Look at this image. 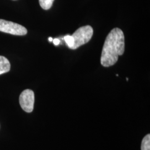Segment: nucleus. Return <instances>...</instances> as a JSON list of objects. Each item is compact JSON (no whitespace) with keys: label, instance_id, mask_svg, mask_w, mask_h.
Returning a JSON list of instances; mask_svg holds the SVG:
<instances>
[{"label":"nucleus","instance_id":"obj_5","mask_svg":"<svg viewBox=\"0 0 150 150\" xmlns=\"http://www.w3.org/2000/svg\"><path fill=\"white\" fill-rule=\"evenodd\" d=\"M11 65L9 61L5 57L0 56V75L10 71Z\"/></svg>","mask_w":150,"mask_h":150},{"label":"nucleus","instance_id":"obj_1","mask_svg":"<svg viewBox=\"0 0 150 150\" xmlns=\"http://www.w3.org/2000/svg\"><path fill=\"white\" fill-rule=\"evenodd\" d=\"M125 51V36L122 31L115 28L108 33L102 48L101 64L104 67L115 64L118 56Z\"/></svg>","mask_w":150,"mask_h":150},{"label":"nucleus","instance_id":"obj_6","mask_svg":"<svg viewBox=\"0 0 150 150\" xmlns=\"http://www.w3.org/2000/svg\"><path fill=\"white\" fill-rule=\"evenodd\" d=\"M141 150H150V134H147L142 141Z\"/></svg>","mask_w":150,"mask_h":150},{"label":"nucleus","instance_id":"obj_7","mask_svg":"<svg viewBox=\"0 0 150 150\" xmlns=\"http://www.w3.org/2000/svg\"><path fill=\"white\" fill-rule=\"evenodd\" d=\"M54 0H39L41 7L45 10L50 9L53 4Z\"/></svg>","mask_w":150,"mask_h":150},{"label":"nucleus","instance_id":"obj_10","mask_svg":"<svg viewBox=\"0 0 150 150\" xmlns=\"http://www.w3.org/2000/svg\"><path fill=\"white\" fill-rule=\"evenodd\" d=\"M48 40H49V41L51 42V41H53V39H52V38H48Z\"/></svg>","mask_w":150,"mask_h":150},{"label":"nucleus","instance_id":"obj_9","mask_svg":"<svg viewBox=\"0 0 150 150\" xmlns=\"http://www.w3.org/2000/svg\"><path fill=\"white\" fill-rule=\"evenodd\" d=\"M52 41H53V42H54V45H56V46L59 45V43H60V41H59V39H58V38H55V39H54V40H53Z\"/></svg>","mask_w":150,"mask_h":150},{"label":"nucleus","instance_id":"obj_4","mask_svg":"<svg viewBox=\"0 0 150 150\" xmlns=\"http://www.w3.org/2000/svg\"><path fill=\"white\" fill-rule=\"evenodd\" d=\"M19 101L21 107L25 112L28 113L32 112L35 102L33 91L29 89L24 90L20 96Z\"/></svg>","mask_w":150,"mask_h":150},{"label":"nucleus","instance_id":"obj_2","mask_svg":"<svg viewBox=\"0 0 150 150\" xmlns=\"http://www.w3.org/2000/svg\"><path fill=\"white\" fill-rule=\"evenodd\" d=\"M93 33L92 27L88 25L78 28L72 36L74 39V45L71 49H77L88 42L93 36Z\"/></svg>","mask_w":150,"mask_h":150},{"label":"nucleus","instance_id":"obj_3","mask_svg":"<svg viewBox=\"0 0 150 150\" xmlns=\"http://www.w3.org/2000/svg\"><path fill=\"white\" fill-rule=\"evenodd\" d=\"M0 31L17 36L25 35L27 33V29L21 25L2 19H0Z\"/></svg>","mask_w":150,"mask_h":150},{"label":"nucleus","instance_id":"obj_8","mask_svg":"<svg viewBox=\"0 0 150 150\" xmlns=\"http://www.w3.org/2000/svg\"><path fill=\"white\" fill-rule=\"evenodd\" d=\"M64 40L66 43L69 46V47L71 49L74 45V39L72 37V36H70V35L65 36L64 37Z\"/></svg>","mask_w":150,"mask_h":150}]
</instances>
